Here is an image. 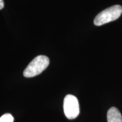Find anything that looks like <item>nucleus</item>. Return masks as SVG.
<instances>
[{
	"label": "nucleus",
	"mask_w": 122,
	"mask_h": 122,
	"mask_svg": "<svg viewBox=\"0 0 122 122\" xmlns=\"http://www.w3.org/2000/svg\"><path fill=\"white\" fill-rule=\"evenodd\" d=\"M49 59L45 56L35 57L24 70L23 75L25 77H32L40 74L48 67Z\"/></svg>",
	"instance_id": "1"
},
{
	"label": "nucleus",
	"mask_w": 122,
	"mask_h": 122,
	"mask_svg": "<svg viewBox=\"0 0 122 122\" xmlns=\"http://www.w3.org/2000/svg\"><path fill=\"white\" fill-rule=\"evenodd\" d=\"M63 110L65 116L69 119H74L79 115L80 107L75 96L68 94L64 98Z\"/></svg>",
	"instance_id": "3"
},
{
	"label": "nucleus",
	"mask_w": 122,
	"mask_h": 122,
	"mask_svg": "<svg viewBox=\"0 0 122 122\" xmlns=\"http://www.w3.org/2000/svg\"><path fill=\"white\" fill-rule=\"evenodd\" d=\"M107 122H122V115L117 108L112 107L107 114Z\"/></svg>",
	"instance_id": "4"
},
{
	"label": "nucleus",
	"mask_w": 122,
	"mask_h": 122,
	"mask_svg": "<svg viewBox=\"0 0 122 122\" xmlns=\"http://www.w3.org/2000/svg\"><path fill=\"white\" fill-rule=\"evenodd\" d=\"M122 13V7L114 5L105 9L98 14L94 20V24L97 26L115 20L120 17Z\"/></svg>",
	"instance_id": "2"
},
{
	"label": "nucleus",
	"mask_w": 122,
	"mask_h": 122,
	"mask_svg": "<svg viewBox=\"0 0 122 122\" xmlns=\"http://www.w3.org/2000/svg\"><path fill=\"white\" fill-rule=\"evenodd\" d=\"M4 7V0H0V10L2 9Z\"/></svg>",
	"instance_id": "6"
},
{
	"label": "nucleus",
	"mask_w": 122,
	"mask_h": 122,
	"mask_svg": "<svg viewBox=\"0 0 122 122\" xmlns=\"http://www.w3.org/2000/svg\"><path fill=\"white\" fill-rule=\"evenodd\" d=\"M14 118L10 114H5L0 118V122H13Z\"/></svg>",
	"instance_id": "5"
}]
</instances>
